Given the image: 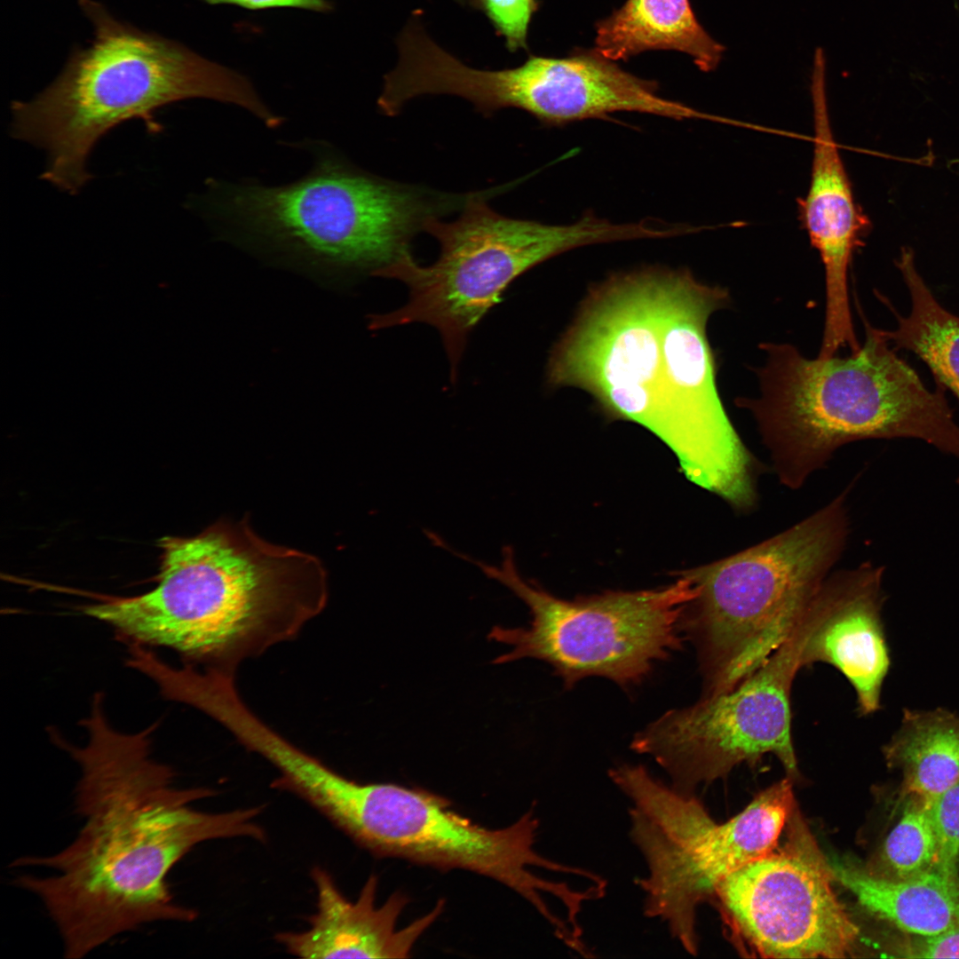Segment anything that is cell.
Wrapping results in <instances>:
<instances>
[{"label":"cell","instance_id":"obj_20","mask_svg":"<svg viewBox=\"0 0 959 959\" xmlns=\"http://www.w3.org/2000/svg\"><path fill=\"white\" fill-rule=\"evenodd\" d=\"M835 881L869 913L908 935L930 937L959 928V874L933 869L891 881L865 869L828 860Z\"/></svg>","mask_w":959,"mask_h":959},{"label":"cell","instance_id":"obj_2","mask_svg":"<svg viewBox=\"0 0 959 959\" xmlns=\"http://www.w3.org/2000/svg\"><path fill=\"white\" fill-rule=\"evenodd\" d=\"M157 585L82 612L134 642L176 650L235 674L247 659L293 639L325 608L326 568L314 555L269 543L245 519L160 540Z\"/></svg>","mask_w":959,"mask_h":959},{"label":"cell","instance_id":"obj_17","mask_svg":"<svg viewBox=\"0 0 959 959\" xmlns=\"http://www.w3.org/2000/svg\"><path fill=\"white\" fill-rule=\"evenodd\" d=\"M311 876L316 890V911L307 917L309 927L274 936L287 952L297 957H408L418 939L443 909L440 901L427 915L398 929L408 900L403 894L394 893L376 906L378 881L375 875L366 881L355 901L345 897L325 869L314 867Z\"/></svg>","mask_w":959,"mask_h":959},{"label":"cell","instance_id":"obj_25","mask_svg":"<svg viewBox=\"0 0 959 959\" xmlns=\"http://www.w3.org/2000/svg\"><path fill=\"white\" fill-rule=\"evenodd\" d=\"M481 10L511 52L527 49L528 26L537 0H464Z\"/></svg>","mask_w":959,"mask_h":959},{"label":"cell","instance_id":"obj_26","mask_svg":"<svg viewBox=\"0 0 959 959\" xmlns=\"http://www.w3.org/2000/svg\"><path fill=\"white\" fill-rule=\"evenodd\" d=\"M896 953L903 958H959V928L930 937L908 935Z\"/></svg>","mask_w":959,"mask_h":959},{"label":"cell","instance_id":"obj_15","mask_svg":"<svg viewBox=\"0 0 959 959\" xmlns=\"http://www.w3.org/2000/svg\"><path fill=\"white\" fill-rule=\"evenodd\" d=\"M811 91L813 108V159L811 182L799 208L804 226L819 251L825 272L826 309L819 356L844 347L860 348L848 295V271L854 250L868 228L856 203L829 122L825 59H813Z\"/></svg>","mask_w":959,"mask_h":959},{"label":"cell","instance_id":"obj_27","mask_svg":"<svg viewBox=\"0 0 959 959\" xmlns=\"http://www.w3.org/2000/svg\"><path fill=\"white\" fill-rule=\"evenodd\" d=\"M209 4H233L251 11L273 8H298L319 12L333 9L329 0H202Z\"/></svg>","mask_w":959,"mask_h":959},{"label":"cell","instance_id":"obj_14","mask_svg":"<svg viewBox=\"0 0 959 959\" xmlns=\"http://www.w3.org/2000/svg\"><path fill=\"white\" fill-rule=\"evenodd\" d=\"M658 84L632 75L595 49L565 58L530 56L522 65L476 69L470 94L476 108L490 116L518 108L545 125L560 126L615 112H637L681 121L723 118L658 94Z\"/></svg>","mask_w":959,"mask_h":959},{"label":"cell","instance_id":"obj_23","mask_svg":"<svg viewBox=\"0 0 959 959\" xmlns=\"http://www.w3.org/2000/svg\"><path fill=\"white\" fill-rule=\"evenodd\" d=\"M928 805L920 797H908L901 817L866 872L886 880L903 881L935 869L938 843Z\"/></svg>","mask_w":959,"mask_h":959},{"label":"cell","instance_id":"obj_19","mask_svg":"<svg viewBox=\"0 0 959 959\" xmlns=\"http://www.w3.org/2000/svg\"><path fill=\"white\" fill-rule=\"evenodd\" d=\"M595 49L614 61L643 52L672 50L689 55L704 72L720 63L725 47L698 21L689 0H626L596 24Z\"/></svg>","mask_w":959,"mask_h":959},{"label":"cell","instance_id":"obj_16","mask_svg":"<svg viewBox=\"0 0 959 959\" xmlns=\"http://www.w3.org/2000/svg\"><path fill=\"white\" fill-rule=\"evenodd\" d=\"M884 571L864 562L831 572L802 616L801 668L825 662L837 669L856 692L860 716L881 709L891 663L881 616Z\"/></svg>","mask_w":959,"mask_h":959},{"label":"cell","instance_id":"obj_7","mask_svg":"<svg viewBox=\"0 0 959 959\" xmlns=\"http://www.w3.org/2000/svg\"><path fill=\"white\" fill-rule=\"evenodd\" d=\"M475 192L451 222L428 219L424 231L440 244L439 258L423 266L411 253L376 275L397 279L409 291L397 310L371 317L370 329L424 322L441 336L456 381L457 365L472 329L519 275L543 261L582 246L618 242V223L586 214L569 225L509 218L495 211Z\"/></svg>","mask_w":959,"mask_h":959},{"label":"cell","instance_id":"obj_4","mask_svg":"<svg viewBox=\"0 0 959 959\" xmlns=\"http://www.w3.org/2000/svg\"><path fill=\"white\" fill-rule=\"evenodd\" d=\"M866 339L848 357L809 360L789 344H761L759 396L739 398L753 416L780 483L797 490L845 444L915 438L959 457V425L940 388L930 392L863 320Z\"/></svg>","mask_w":959,"mask_h":959},{"label":"cell","instance_id":"obj_22","mask_svg":"<svg viewBox=\"0 0 959 959\" xmlns=\"http://www.w3.org/2000/svg\"><path fill=\"white\" fill-rule=\"evenodd\" d=\"M896 265L908 289L912 306L907 316L896 313L897 328L883 330L884 334L897 348L918 355L939 383L959 400V317L936 300L915 267L910 248L901 250Z\"/></svg>","mask_w":959,"mask_h":959},{"label":"cell","instance_id":"obj_24","mask_svg":"<svg viewBox=\"0 0 959 959\" xmlns=\"http://www.w3.org/2000/svg\"><path fill=\"white\" fill-rule=\"evenodd\" d=\"M929 815L938 843L935 869L959 874V781L928 803Z\"/></svg>","mask_w":959,"mask_h":959},{"label":"cell","instance_id":"obj_8","mask_svg":"<svg viewBox=\"0 0 959 959\" xmlns=\"http://www.w3.org/2000/svg\"><path fill=\"white\" fill-rule=\"evenodd\" d=\"M456 555L511 590L528 606L527 629L494 627L488 638L512 646L495 663L534 658L550 664L567 687L602 677L622 687L640 683L654 664L681 649L682 616L697 588L677 573L676 583L656 590H608L573 600L559 598L519 574L513 549H503L499 566Z\"/></svg>","mask_w":959,"mask_h":959},{"label":"cell","instance_id":"obj_12","mask_svg":"<svg viewBox=\"0 0 959 959\" xmlns=\"http://www.w3.org/2000/svg\"><path fill=\"white\" fill-rule=\"evenodd\" d=\"M664 269L618 273L591 289L553 347L549 384L588 392L611 419L654 432Z\"/></svg>","mask_w":959,"mask_h":959},{"label":"cell","instance_id":"obj_1","mask_svg":"<svg viewBox=\"0 0 959 959\" xmlns=\"http://www.w3.org/2000/svg\"><path fill=\"white\" fill-rule=\"evenodd\" d=\"M102 699L94 696L83 720L88 736L83 746L59 739L81 769L75 804L84 823L78 836L56 854L12 864L57 872L44 878L24 875L13 883L42 900L69 959L145 923L193 921L196 912L174 901L167 882L175 864L203 841L266 838L254 821L262 807L220 813L192 809L190 803L215 791L176 788L171 767L151 755L157 724L120 732L107 718Z\"/></svg>","mask_w":959,"mask_h":959},{"label":"cell","instance_id":"obj_10","mask_svg":"<svg viewBox=\"0 0 959 959\" xmlns=\"http://www.w3.org/2000/svg\"><path fill=\"white\" fill-rule=\"evenodd\" d=\"M729 303L725 288L705 284L688 270L665 269L654 434L675 453L688 480L719 496L739 487L757 463L723 407L707 337L710 315Z\"/></svg>","mask_w":959,"mask_h":959},{"label":"cell","instance_id":"obj_21","mask_svg":"<svg viewBox=\"0 0 959 959\" xmlns=\"http://www.w3.org/2000/svg\"><path fill=\"white\" fill-rule=\"evenodd\" d=\"M882 751L887 766L901 772L900 796L930 803L959 781V716L945 709H904Z\"/></svg>","mask_w":959,"mask_h":959},{"label":"cell","instance_id":"obj_6","mask_svg":"<svg viewBox=\"0 0 959 959\" xmlns=\"http://www.w3.org/2000/svg\"><path fill=\"white\" fill-rule=\"evenodd\" d=\"M850 487L786 530L679 572L697 588L681 626L695 649L702 696L736 687L800 620L845 550Z\"/></svg>","mask_w":959,"mask_h":959},{"label":"cell","instance_id":"obj_5","mask_svg":"<svg viewBox=\"0 0 959 959\" xmlns=\"http://www.w3.org/2000/svg\"><path fill=\"white\" fill-rule=\"evenodd\" d=\"M210 185L211 211L245 242L312 267L373 275L410 253L428 219L462 209L470 195L379 178L329 149L290 184Z\"/></svg>","mask_w":959,"mask_h":959},{"label":"cell","instance_id":"obj_18","mask_svg":"<svg viewBox=\"0 0 959 959\" xmlns=\"http://www.w3.org/2000/svg\"><path fill=\"white\" fill-rule=\"evenodd\" d=\"M630 836L644 857L648 874L636 883L645 894L644 914L666 923L686 952L696 955V908L709 895L695 855L696 841L714 820L682 832L658 828L640 811L629 810Z\"/></svg>","mask_w":959,"mask_h":959},{"label":"cell","instance_id":"obj_3","mask_svg":"<svg viewBox=\"0 0 959 959\" xmlns=\"http://www.w3.org/2000/svg\"><path fill=\"white\" fill-rule=\"evenodd\" d=\"M94 28L87 48L73 50L64 69L29 101L12 102L11 134L47 152L41 178L70 194L91 178L87 159L98 141L131 119L151 134L155 114L184 99L235 104L266 125L281 117L261 100L247 77L186 45L115 18L94 0H79Z\"/></svg>","mask_w":959,"mask_h":959},{"label":"cell","instance_id":"obj_11","mask_svg":"<svg viewBox=\"0 0 959 959\" xmlns=\"http://www.w3.org/2000/svg\"><path fill=\"white\" fill-rule=\"evenodd\" d=\"M804 630L797 622L787 638L733 689L701 696L694 704L662 714L635 734L631 749L668 773L678 791L693 795L701 782L725 775L765 754L797 775L791 736L790 693L800 663Z\"/></svg>","mask_w":959,"mask_h":959},{"label":"cell","instance_id":"obj_9","mask_svg":"<svg viewBox=\"0 0 959 959\" xmlns=\"http://www.w3.org/2000/svg\"><path fill=\"white\" fill-rule=\"evenodd\" d=\"M316 810L370 852L440 869H464L514 891L536 910L557 882L532 868L563 872L566 867L538 853L539 827L532 811L502 828H488L461 815L443 797L393 783H361L335 772L319 786Z\"/></svg>","mask_w":959,"mask_h":959},{"label":"cell","instance_id":"obj_13","mask_svg":"<svg viewBox=\"0 0 959 959\" xmlns=\"http://www.w3.org/2000/svg\"><path fill=\"white\" fill-rule=\"evenodd\" d=\"M778 852L725 877L715 896L731 925L761 956L844 958L860 929L836 895L825 860L803 826Z\"/></svg>","mask_w":959,"mask_h":959}]
</instances>
